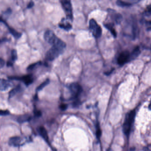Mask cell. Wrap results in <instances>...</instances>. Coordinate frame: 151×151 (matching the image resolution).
I'll use <instances>...</instances> for the list:
<instances>
[{
    "mask_svg": "<svg viewBox=\"0 0 151 151\" xmlns=\"http://www.w3.org/2000/svg\"><path fill=\"white\" fill-rule=\"evenodd\" d=\"M44 39L47 42L52 46H56L64 49L66 47V43L57 37L54 32L51 30H48L45 32Z\"/></svg>",
    "mask_w": 151,
    "mask_h": 151,
    "instance_id": "6da1fadb",
    "label": "cell"
},
{
    "mask_svg": "<svg viewBox=\"0 0 151 151\" xmlns=\"http://www.w3.org/2000/svg\"><path fill=\"white\" fill-rule=\"evenodd\" d=\"M135 114L136 113L135 110H132L127 115L123 125V132L127 136H128L130 133L131 126L133 122Z\"/></svg>",
    "mask_w": 151,
    "mask_h": 151,
    "instance_id": "7a4b0ae2",
    "label": "cell"
},
{
    "mask_svg": "<svg viewBox=\"0 0 151 151\" xmlns=\"http://www.w3.org/2000/svg\"><path fill=\"white\" fill-rule=\"evenodd\" d=\"M64 49L60 47L52 46L46 54V59L50 61L54 60L63 53Z\"/></svg>",
    "mask_w": 151,
    "mask_h": 151,
    "instance_id": "3957f363",
    "label": "cell"
},
{
    "mask_svg": "<svg viewBox=\"0 0 151 151\" xmlns=\"http://www.w3.org/2000/svg\"><path fill=\"white\" fill-rule=\"evenodd\" d=\"M89 28L95 38H99L101 36L102 29L94 19H91L89 21Z\"/></svg>",
    "mask_w": 151,
    "mask_h": 151,
    "instance_id": "277c9868",
    "label": "cell"
},
{
    "mask_svg": "<svg viewBox=\"0 0 151 151\" xmlns=\"http://www.w3.org/2000/svg\"><path fill=\"white\" fill-rule=\"evenodd\" d=\"M68 88L72 98H77L83 91L82 86L77 83H71L69 86Z\"/></svg>",
    "mask_w": 151,
    "mask_h": 151,
    "instance_id": "5b68a950",
    "label": "cell"
},
{
    "mask_svg": "<svg viewBox=\"0 0 151 151\" xmlns=\"http://www.w3.org/2000/svg\"><path fill=\"white\" fill-rule=\"evenodd\" d=\"M131 60L130 53L128 51H125L119 54L117 59V62L119 65L123 66Z\"/></svg>",
    "mask_w": 151,
    "mask_h": 151,
    "instance_id": "8992f818",
    "label": "cell"
},
{
    "mask_svg": "<svg viewBox=\"0 0 151 151\" xmlns=\"http://www.w3.org/2000/svg\"><path fill=\"white\" fill-rule=\"evenodd\" d=\"M9 79L11 80L21 81L27 86H29L34 81V78L32 74H28L21 77L10 76L9 77Z\"/></svg>",
    "mask_w": 151,
    "mask_h": 151,
    "instance_id": "52a82bcc",
    "label": "cell"
},
{
    "mask_svg": "<svg viewBox=\"0 0 151 151\" xmlns=\"http://www.w3.org/2000/svg\"><path fill=\"white\" fill-rule=\"evenodd\" d=\"M60 2L61 3V5L62 6L63 8L65 10L66 17H68V18L71 20L72 19V5L71 2L70 0H61Z\"/></svg>",
    "mask_w": 151,
    "mask_h": 151,
    "instance_id": "ba28073f",
    "label": "cell"
},
{
    "mask_svg": "<svg viewBox=\"0 0 151 151\" xmlns=\"http://www.w3.org/2000/svg\"><path fill=\"white\" fill-rule=\"evenodd\" d=\"M109 12L112 18L117 24H119L122 20V16L120 14L117 13L115 11L113 10L112 9H109Z\"/></svg>",
    "mask_w": 151,
    "mask_h": 151,
    "instance_id": "9c48e42d",
    "label": "cell"
},
{
    "mask_svg": "<svg viewBox=\"0 0 151 151\" xmlns=\"http://www.w3.org/2000/svg\"><path fill=\"white\" fill-rule=\"evenodd\" d=\"M12 86L10 81L1 79L0 81V89L1 91H5L8 90Z\"/></svg>",
    "mask_w": 151,
    "mask_h": 151,
    "instance_id": "30bf717a",
    "label": "cell"
},
{
    "mask_svg": "<svg viewBox=\"0 0 151 151\" xmlns=\"http://www.w3.org/2000/svg\"><path fill=\"white\" fill-rule=\"evenodd\" d=\"M139 1L137 0H130V1H122L117 0L116 2V4L120 7H129L132 6L134 4H136Z\"/></svg>",
    "mask_w": 151,
    "mask_h": 151,
    "instance_id": "8fae6325",
    "label": "cell"
},
{
    "mask_svg": "<svg viewBox=\"0 0 151 151\" xmlns=\"http://www.w3.org/2000/svg\"><path fill=\"white\" fill-rule=\"evenodd\" d=\"M0 21H1V22H3L4 24H5L8 27V29H9V31L10 32V33L13 36V37H14L15 39H18L20 38L22 34H21V33L17 31L16 30H15L14 29H12V28H10V27H9V26L8 25V24H7L5 22V21L3 20L1 18Z\"/></svg>",
    "mask_w": 151,
    "mask_h": 151,
    "instance_id": "7c38bea8",
    "label": "cell"
},
{
    "mask_svg": "<svg viewBox=\"0 0 151 151\" xmlns=\"http://www.w3.org/2000/svg\"><path fill=\"white\" fill-rule=\"evenodd\" d=\"M21 141V138L20 137H12L9 140V144L10 145L17 147L20 145Z\"/></svg>",
    "mask_w": 151,
    "mask_h": 151,
    "instance_id": "4fadbf2b",
    "label": "cell"
},
{
    "mask_svg": "<svg viewBox=\"0 0 151 151\" xmlns=\"http://www.w3.org/2000/svg\"><path fill=\"white\" fill-rule=\"evenodd\" d=\"M38 131L40 136L43 137V139L45 140L46 141H48V137L47 132L45 128L41 126L38 129Z\"/></svg>",
    "mask_w": 151,
    "mask_h": 151,
    "instance_id": "5bb4252c",
    "label": "cell"
},
{
    "mask_svg": "<svg viewBox=\"0 0 151 151\" xmlns=\"http://www.w3.org/2000/svg\"><path fill=\"white\" fill-rule=\"evenodd\" d=\"M140 53V48L138 46L135 47L134 49L130 53L131 60H134L136 58L138 57Z\"/></svg>",
    "mask_w": 151,
    "mask_h": 151,
    "instance_id": "9a60e30c",
    "label": "cell"
},
{
    "mask_svg": "<svg viewBox=\"0 0 151 151\" xmlns=\"http://www.w3.org/2000/svg\"><path fill=\"white\" fill-rule=\"evenodd\" d=\"M104 26L106 28L108 29L109 31H110L111 34L113 35V36L114 37H116L117 36V32L114 28V24L112 23H108L104 24Z\"/></svg>",
    "mask_w": 151,
    "mask_h": 151,
    "instance_id": "2e32d148",
    "label": "cell"
},
{
    "mask_svg": "<svg viewBox=\"0 0 151 151\" xmlns=\"http://www.w3.org/2000/svg\"><path fill=\"white\" fill-rule=\"evenodd\" d=\"M21 86L20 85H17L15 88L12 90L11 91H10L9 93V97L12 98L13 96H14L16 94H17L18 92L20 91L21 90Z\"/></svg>",
    "mask_w": 151,
    "mask_h": 151,
    "instance_id": "e0dca14e",
    "label": "cell"
},
{
    "mask_svg": "<svg viewBox=\"0 0 151 151\" xmlns=\"http://www.w3.org/2000/svg\"><path fill=\"white\" fill-rule=\"evenodd\" d=\"M59 27L61 29H63L66 31H69L72 29V25L71 24L69 23H66V24H59Z\"/></svg>",
    "mask_w": 151,
    "mask_h": 151,
    "instance_id": "ac0fdd59",
    "label": "cell"
},
{
    "mask_svg": "<svg viewBox=\"0 0 151 151\" xmlns=\"http://www.w3.org/2000/svg\"><path fill=\"white\" fill-rule=\"evenodd\" d=\"M31 119V117L29 115H23L21 116L18 118L17 121L20 123H23L28 121Z\"/></svg>",
    "mask_w": 151,
    "mask_h": 151,
    "instance_id": "d6986e66",
    "label": "cell"
},
{
    "mask_svg": "<svg viewBox=\"0 0 151 151\" xmlns=\"http://www.w3.org/2000/svg\"><path fill=\"white\" fill-rule=\"evenodd\" d=\"M50 83V80L48 79H46L42 83H41L40 86H39L36 88V91H40L43 90L46 86H47Z\"/></svg>",
    "mask_w": 151,
    "mask_h": 151,
    "instance_id": "ffe728a7",
    "label": "cell"
},
{
    "mask_svg": "<svg viewBox=\"0 0 151 151\" xmlns=\"http://www.w3.org/2000/svg\"><path fill=\"white\" fill-rule=\"evenodd\" d=\"M17 51L16 50L13 49L11 51V59L9 61L13 63L16 60H17Z\"/></svg>",
    "mask_w": 151,
    "mask_h": 151,
    "instance_id": "44dd1931",
    "label": "cell"
},
{
    "mask_svg": "<svg viewBox=\"0 0 151 151\" xmlns=\"http://www.w3.org/2000/svg\"><path fill=\"white\" fill-rule=\"evenodd\" d=\"M41 64H42V63L40 61V62H38L37 63H34L31 64V65H29L28 66V67H27V71H33L36 67H37L39 66Z\"/></svg>",
    "mask_w": 151,
    "mask_h": 151,
    "instance_id": "7402d4cb",
    "label": "cell"
},
{
    "mask_svg": "<svg viewBox=\"0 0 151 151\" xmlns=\"http://www.w3.org/2000/svg\"><path fill=\"white\" fill-rule=\"evenodd\" d=\"M145 14L147 16L151 15V5L148 6L145 12Z\"/></svg>",
    "mask_w": 151,
    "mask_h": 151,
    "instance_id": "603a6c76",
    "label": "cell"
},
{
    "mask_svg": "<svg viewBox=\"0 0 151 151\" xmlns=\"http://www.w3.org/2000/svg\"><path fill=\"white\" fill-rule=\"evenodd\" d=\"M12 12L11 9L9 8V9H7L6 11L4 12H3V15L4 16H6V17H8V16H9L11 14Z\"/></svg>",
    "mask_w": 151,
    "mask_h": 151,
    "instance_id": "cb8c5ba5",
    "label": "cell"
},
{
    "mask_svg": "<svg viewBox=\"0 0 151 151\" xmlns=\"http://www.w3.org/2000/svg\"><path fill=\"white\" fill-rule=\"evenodd\" d=\"M101 133H102V132H101V129H100V128H99V127L98 126L97 128L96 136H97V138L98 139H99L100 137H101V134H102Z\"/></svg>",
    "mask_w": 151,
    "mask_h": 151,
    "instance_id": "d4e9b609",
    "label": "cell"
},
{
    "mask_svg": "<svg viewBox=\"0 0 151 151\" xmlns=\"http://www.w3.org/2000/svg\"><path fill=\"white\" fill-rule=\"evenodd\" d=\"M34 6V2L33 1H31L30 2H29V4L28 5L27 8L28 9H31V8H32Z\"/></svg>",
    "mask_w": 151,
    "mask_h": 151,
    "instance_id": "484cf974",
    "label": "cell"
},
{
    "mask_svg": "<svg viewBox=\"0 0 151 151\" xmlns=\"http://www.w3.org/2000/svg\"><path fill=\"white\" fill-rule=\"evenodd\" d=\"M9 114V113L7 110H4V111H1L0 112V115L1 116H6L8 114Z\"/></svg>",
    "mask_w": 151,
    "mask_h": 151,
    "instance_id": "4316f807",
    "label": "cell"
},
{
    "mask_svg": "<svg viewBox=\"0 0 151 151\" xmlns=\"http://www.w3.org/2000/svg\"><path fill=\"white\" fill-rule=\"evenodd\" d=\"M5 65V61L1 58L0 59V68H2Z\"/></svg>",
    "mask_w": 151,
    "mask_h": 151,
    "instance_id": "83f0119b",
    "label": "cell"
},
{
    "mask_svg": "<svg viewBox=\"0 0 151 151\" xmlns=\"http://www.w3.org/2000/svg\"><path fill=\"white\" fill-rule=\"evenodd\" d=\"M67 107V106L66 104H62L60 106V108L62 110H65Z\"/></svg>",
    "mask_w": 151,
    "mask_h": 151,
    "instance_id": "f1b7e54d",
    "label": "cell"
},
{
    "mask_svg": "<svg viewBox=\"0 0 151 151\" xmlns=\"http://www.w3.org/2000/svg\"><path fill=\"white\" fill-rule=\"evenodd\" d=\"M35 115L37 117H40L41 115V113L40 111H36V112H35Z\"/></svg>",
    "mask_w": 151,
    "mask_h": 151,
    "instance_id": "f546056e",
    "label": "cell"
},
{
    "mask_svg": "<svg viewBox=\"0 0 151 151\" xmlns=\"http://www.w3.org/2000/svg\"><path fill=\"white\" fill-rule=\"evenodd\" d=\"M149 109L151 110V103H150V104H149Z\"/></svg>",
    "mask_w": 151,
    "mask_h": 151,
    "instance_id": "4dcf8cb0",
    "label": "cell"
},
{
    "mask_svg": "<svg viewBox=\"0 0 151 151\" xmlns=\"http://www.w3.org/2000/svg\"><path fill=\"white\" fill-rule=\"evenodd\" d=\"M148 23L149 24H151V21H148Z\"/></svg>",
    "mask_w": 151,
    "mask_h": 151,
    "instance_id": "1f68e13d",
    "label": "cell"
}]
</instances>
